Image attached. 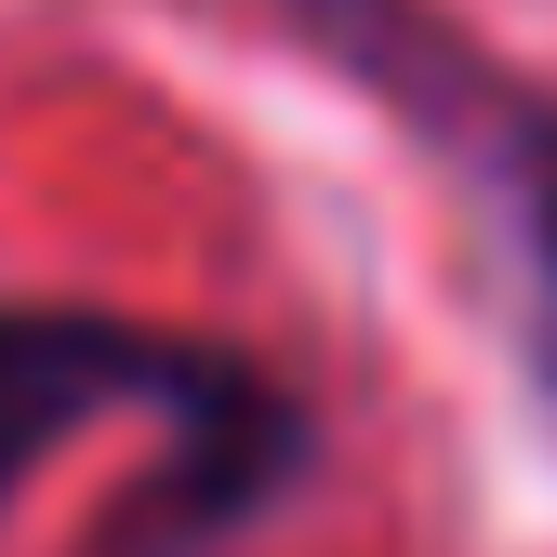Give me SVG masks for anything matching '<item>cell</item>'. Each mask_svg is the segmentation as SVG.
Here are the masks:
<instances>
[{
	"mask_svg": "<svg viewBox=\"0 0 557 557\" xmlns=\"http://www.w3.org/2000/svg\"><path fill=\"white\" fill-rule=\"evenodd\" d=\"M107 411H173L226 518H252L306 465V411L226 345H186L160 319H107V306H0V492Z\"/></svg>",
	"mask_w": 557,
	"mask_h": 557,
	"instance_id": "cell-1",
	"label": "cell"
},
{
	"mask_svg": "<svg viewBox=\"0 0 557 557\" xmlns=\"http://www.w3.org/2000/svg\"><path fill=\"white\" fill-rule=\"evenodd\" d=\"M451 81L425 94V107H451V133L478 147V173H492V199H505V226H518V265H531V332H544V385H557V107H531V94H492L465 53H438Z\"/></svg>",
	"mask_w": 557,
	"mask_h": 557,
	"instance_id": "cell-2",
	"label": "cell"
}]
</instances>
